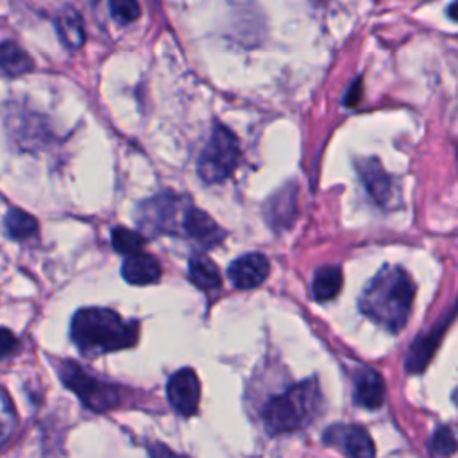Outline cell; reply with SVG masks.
Segmentation results:
<instances>
[{
	"mask_svg": "<svg viewBox=\"0 0 458 458\" xmlns=\"http://www.w3.org/2000/svg\"><path fill=\"white\" fill-rule=\"evenodd\" d=\"M415 284L408 272L397 265H385L363 288L358 306L377 326L397 333L410 317Z\"/></svg>",
	"mask_w": 458,
	"mask_h": 458,
	"instance_id": "6da1fadb",
	"label": "cell"
},
{
	"mask_svg": "<svg viewBox=\"0 0 458 458\" xmlns=\"http://www.w3.org/2000/svg\"><path fill=\"white\" fill-rule=\"evenodd\" d=\"M70 336L82 354L95 356L132 347L138 340V324L123 320L109 308L88 306L72 317Z\"/></svg>",
	"mask_w": 458,
	"mask_h": 458,
	"instance_id": "7a4b0ae2",
	"label": "cell"
},
{
	"mask_svg": "<svg viewBox=\"0 0 458 458\" xmlns=\"http://www.w3.org/2000/svg\"><path fill=\"white\" fill-rule=\"evenodd\" d=\"M320 388L315 377L304 379L272 397L263 408V422L270 435L304 428L320 408Z\"/></svg>",
	"mask_w": 458,
	"mask_h": 458,
	"instance_id": "3957f363",
	"label": "cell"
},
{
	"mask_svg": "<svg viewBox=\"0 0 458 458\" xmlns=\"http://www.w3.org/2000/svg\"><path fill=\"white\" fill-rule=\"evenodd\" d=\"M240 157V143L233 131L215 123L197 163L199 175L204 182H222L234 172Z\"/></svg>",
	"mask_w": 458,
	"mask_h": 458,
	"instance_id": "277c9868",
	"label": "cell"
},
{
	"mask_svg": "<svg viewBox=\"0 0 458 458\" xmlns=\"http://www.w3.org/2000/svg\"><path fill=\"white\" fill-rule=\"evenodd\" d=\"M190 206L188 199L166 191L141 202L136 209V222L150 233L182 234Z\"/></svg>",
	"mask_w": 458,
	"mask_h": 458,
	"instance_id": "5b68a950",
	"label": "cell"
},
{
	"mask_svg": "<svg viewBox=\"0 0 458 458\" xmlns=\"http://www.w3.org/2000/svg\"><path fill=\"white\" fill-rule=\"evenodd\" d=\"M59 376L66 388H70L82 401V404L93 411L114 408L120 401V394L114 385L93 377L75 361H63L59 367Z\"/></svg>",
	"mask_w": 458,
	"mask_h": 458,
	"instance_id": "8992f818",
	"label": "cell"
},
{
	"mask_svg": "<svg viewBox=\"0 0 458 458\" xmlns=\"http://www.w3.org/2000/svg\"><path fill=\"white\" fill-rule=\"evenodd\" d=\"M324 442L338 447L349 458H374L376 449L369 433L352 424H335L326 429Z\"/></svg>",
	"mask_w": 458,
	"mask_h": 458,
	"instance_id": "52a82bcc",
	"label": "cell"
},
{
	"mask_svg": "<svg viewBox=\"0 0 458 458\" xmlns=\"http://www.w3.org/2000/svg\"><path fill=\"white\" fill-rule=\"evenodd\" d=\"M166 395L172 408L179 415H193L200 401V385L193 369H179L175 374H172L166 383Z\"/></svg>",
	"mask_w": 458,
	"mask_h": 458,
	"instance_id": "ba28073f",
	"label": "cell"
},
{
	"mask_svg": "<svg viewBox=\"0 0 458 458\" xmlns=\"http://www.w3.org/2000/svg\"><path fill=\"white\" fill-rule=\"evenodd\" d=\"M458 311V302L454 304V308L451 311H447L440 320L438 324H435L428 333H420L413 344L410 345L408 352H406V370L411 372V374H417V372H422L429 360L433 358L437 347H438V342L442 340V335L445 333V327L449 326V322L453 320L454 313Z\"/></svg>",
	"mask_w": 458,
	"mask_h": 458,
	"instance_id": "9c48e42d",
	"label": "cell"
},
{
	"mask_svg": "<svg viewBox=\"0 0 458 458\" xmlns=\"http://www.w3.org/2000/svg\"><path fill=\"white\" fill-rule=\"evenodd\" d=\"M268 259L261 252L243 254L236 258L227 268L229 281L240 290H250L259 286L268 277Z\"/></svg>",
	"mask_w": 458,
	"mask_h": 458,
	"instance_id": "30bf717a",
	"label": "cell"
},
{
	"mask_svg": "<svg viewBox=\"0 0 458 458\" xmlns=\"http://www.w3.org/2000/svg\"><path fill=\"white\" fill-rule=\"evenodd\" d=\"M182 236L193 240L204 249H211L218 245L225 238V231L202 209L190 206L184 220V233Z\"/></svg>",
	"mask_w": 458,
	"mask_h": 458,
	"instance_id": "8fae6325",
	"label": "cell"
},
{
	"mask_svg": "<svg viewBox=\"0 0 458 458\" xmlns=\"http://www.w3.org/2000/svg\"><path fill=\"white\" fill-rule=\"evenodd\" d=\"M356 168L370 197L377 204L388 206L394 197V184L381 163L376 157H361L356 161Z\"/></svg>",
	"mask_w": 458,
	"mask_h": 458,
	"instance_id": "7c38bea8",
	"label": "cell"
},
{
	"mask_svg": "<svg viewBox=\"0 0 458 458\" xmlns=\"http://www.w3.org/2000/svg\"><path fill=\"white\" fill-rule=\"evenodd\" d=\"M385 401V381L379 372L374 369H363L356 374L354 379V403L376 410Z\"/></svg>",
	"mask_w": 458,
	"mask_h": 458,
	"instance_id": "4fadbf2b",
	"label": "cell"
},
{
	"mask_svg": "<svg viewBox=\"0 0 458 458\" xmlns=\"http://www.w3.org/2000/svg\"><path fill=\"white\" fill-rule=\"evenodd\" d=\"M122 277L131 284H150L161 277V267L150 254H134L123 259Z\"/></svg>",
	"mask_w": 458,
	"mask_h": 458,
	"instance_id": "5bb4252c",
	"label": "cell"
},
{
	"mask_svg": "<svg viewBox=\"0 0 458 458\" xmlns=\"http://www.w3.org/2000/svg\"><path fill=\"white\" fill-rule=\"evenodd\" d=\"M55 27H57L59 39L63 41L64 47L68 48L82 47L86 34H84V21L79 11H75L70 5L59 9V13L55 14Z\"/></svg>",
	"mask_w": 458,
	"mask_h": 458,
	"instance_id": "9a60e30c",
	"label": "cell"
},
{
	"mask_svg": "<svg viewBox=\"0 0 458 458\" xmlns=\"http://www.w3.org/2000/svg\"><path fill=\"white\" fill-rule=\"evenodd\" d=\"M342 283H344V276L338 265H324L317 268L313 276V284H311L315 299L317 301L335 299L342 290Z\"/></svg>",
	"mask_w": 458,
	"mask_h": 458,
	"instance_id": "2e32d148",
	"label": "cell"
},
{
	"mask_svg": "<svg viewBox=\"0 0 458 458\" xmlns=\"http://www.w3.org/2000/svg\"><path fill=\"white\" fill-rule=\"evenodd\" d=\"M190 281L200 290H216L222 284L218 267L204 254H197L188 265Z\"/></svg>",
	"mask_w": 458,
	"mask_h": 458,
	"instance_id": "e0dca14e",
	"label": "cell"
},
{
	"mask_svg": "<svg viewBox=\"0 0 458 458\" xmlns=\"http://www.w3.org/2000/svg\"><path fill=\"white\" fill-rule=\"evenodd\" d=\"M295 216V190L283 188L268 200L267 218L274 227H284Z\"/></svg>",
	"mask_w": 458,
	"mask_h": 458,
	"instance_id": "ac0fdd59",
	"label": "cell"
},
{
	"mask_svg": "<svg viewBox=\"0 0 458 458\" xmlns=\"http://www.w3.org/2000/svg\"><path fill=\"white\" fill-rule=\"evenodd\" d=\"M0 66L4 75L14 77L27 73L34 68L30 55L14 41H4L0 47Z\"/></svg>",
	"mask_w": 458,
	"mask_h": 458,
	"instance_id": "d6986e66",
	"label": "cell"
},
{
	"mask_svg": "<svg viewBox=\"0 0 458 458\" xmlns=\"http://www.w3.org/2000/svg\"><path fill=\"white\" fill-rule=\"evenodd\" d=\"M4 227L11 238L25 240L38 231V220L20 208H9L4 216Z\"/></svg>",
	"mask_w": 458,
	"mask_h": 458,
	"instance_id": "ffe728a7",
	"label": "cell"
},
{
	"mask_svg": "<svg viewBox=\"0 0 458 458\" xmlns=\"http://www.w3.org/2000/svg\"><path fill=\"white\" fill-rule=\"evenodd\" d=\"M111 243H113L116 252L125 254L129 258V256H134V254L141 252V249L145 245V238L138 231L118 225L111 231Z\"/></svg>",
	"mask_w": 458,
	"mask_h": 458,
	"instance_id": "44dd1931",
	"label": "cell"
},
{
	"mask_svg": "<svg viewBox=\"0 0 458 458\" xmlns=\"http://www.w3.org/2000/svg\"><path fill=\"white\" fill-rule=\"evenodd\" d=\"M109 11L118 23H129L140 16V5L134 0H113L109 2Z\"/></svg>",
	"mask_w": 458,
	"mask_h": 458,
	"instance_id": "7402d4cb",
	"label": "cell"
},
{
	"mask_svg": "<svg viewBox=\"0 0 458 458\" xmlns=\"http://www.w3.org/2000/svg\"><path fill=\"white\" fill-rule=\"evenodd\" d=\"M456 449V440L447 428H438L431 438V451L437 456H447Z\"/></svg>",
	"mask_w": 458,
	"mask_h": 458,
	"instance_id": "603a6c76",
	"label": "cell"
},
{
	"mask_svg": "<svg viewBox=\"0 0 458 458\" xmlns=\"http://www.w3.org/2000/svg\"><path fill=\"white\" fill-rule=\"evenodd\" d=\"M2 356L4 358H7L14 349H16V344H18V340L14 338V335L9 331V329H2Z\"/></svg>",
	"mask_w": 458,
	"mask_h": 458,
	"instance_id": "cb8c5ba5",
	"label": "cell"
},
{
	"mask_svg": "<svg viewBox=\"0 0 458 458\" xmlns=\"http://www.w3.org/2000/svg\"><path fill=\"white\" fill-rule=\"evenodd\" d=\"M360 93H361V86H360V81H356V82L351 86V89H349V93H347V97H345V104H347V106H354V104L358 102V98H360Z\"/></svg>",
	"mask_w": 458,
	"mask_h": 458,
	"instance_id": "d4e9b609",
	"label": "cell"
},
{
	"mask_svg": "<svg viewBox=\"0 0 458 458\" xmlns=\"http://www.w3.org/2000/svg\"><path fill=\"white\" fill-rule=\"evenodd\" d=\"M150 454H152V458H175V454H172V453H170L165 445H161V444L152 445Z\"/></svg>",
	"mask_w": 458,
	"mask_h": 458,
	"instance_id": "484cf974",
	"label": "cell"
},
{
	"mask_svg": "<svg viewBox=\"0 0 458 458\" xmlns=\"http://www.w3.org/2000/svg\"><path fill=\"white\" fill-rule=\"evenodd\" d=\"M447 14H449V18H453L454 21H458V2H454V4H451V5L447 7Z\"/></svg>",
	"mask_w": 458,
	"mask_h": 458,
	"instance_id": "4316f807",
	"label": "cell"
}]
</instances>
